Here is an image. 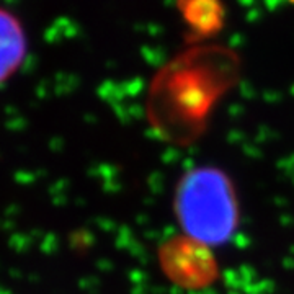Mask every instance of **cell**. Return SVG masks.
I'll return each instance as SVG.
<instances>
[{"instance_id": "1", "label": "cell", "mask_w": 294, "mask_h": 294, "mask_svg": "<svg viewBox=\"0 0 294 294\" xmlns=\"http://www.w3.org/2000/svg\"><path fill=\"white\" fill-rule=\"evenodd\" d=\"M178 213L186 231L204 242H221L234 229L235 203L231 185L216 170L185 176L178 193Z\"/></svg>"}, {"instance_id": "2", "label": "cell", "mask_w": 294, "mask_h": 294, "mask_svg": "<svg viewBox=\"0 0 294 294\" xmlns=\"http://www.w3.org/2000/svg\"><path fill=\"white\" fill-rule=\"evenodd\" d=\"M26 57V34L10 11L0 8V85L18 72Z\"/></svg>"}, {"instance_id": "3", "label": "cell", "mask_w": 294, "mask_h": 294, "mask_svg": "<svg viewBox=\"0 0 294 294\" xmlns=\"http://www.w3.org/2000/svg\"><path fill=\"white\" fill-rule=\"evenodd\" d=\"M178 10L196 39L216 36L224 25V7L221 0H178Z\"/></svg>"}]
</instances>
